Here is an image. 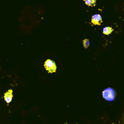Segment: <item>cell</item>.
<instances>
[{
  "instance_id": "cell-3",
  "label": "cell",
  "mask_w": 124,
  "mask_h": 124,
  "mask_svg": "<svg viewBox=\"0 0 124 124\" xmlns=\"http://www.w3.org/2000/svg\"><path fill=\"white\" fill-rule=\"evenodd\" d=\"M91 22L94 25H100L103 22L101 16L99 14H96L93 15L92 17Z\"/></svg>"
},
{
  "instance_id": "cell-4",
  "label": "cell",
  "mask_w": 124,
  "mask_h": 124,
  "mask_svg": "<svg viewBox=\"0 0 124 124\" xmlns=\"http://www.w3.org/2000/svg\"><path fill=\"white\" fill-rule=\"evenodd\" d=\"M12 93H13V91L12 90L10 89V90H9L5 94V96H4L5 100L7 103H9L12 101V99L13 96Z\"/></svg>"
},
{
  "instance_id": "cell-7",
  "label": "cell",
  "mask_w": 124,
  "mask_h": 124,
  "mask_svg": "<svg viewBox=\"0 0 124 124\" xmlns=\"http://www.w3.org/2000/svg\"><path fill=\"white\" fill-rule=\"evenodd\" d=\"M83 45L85 48H87L90 45V41L88 39H85L83 40Z\"/></svg>"
},
{
  "instance_id": "cell-2",
  "label": "cell",
  "mask_w": 124,
  "mask_h": 124,
  "mask_svg": "<svg viewBox=\"0 0 124 124\" xmlns=\"http://www.w3.org/2000/svg\"><path fill=\"white\" fill-rule=\"evenodd\" d=\"M46 69L50 73H53L56 71V66L55 62L50 59L47 60L44 64Z\"/></svg>"
},
{
  "instance_id": "cell-6",
  "label": "cell",
  "mask_w": 124,
  "mask_h": 124,
  "mask_svg": "<svg viewBox=\"0 0 124 124\" xmlns=\"http://www.w3.org/2000/svg\"><path fill=\"white\" fill-rule=\"evenodd\" d=\"M85 1V4L88 6H94L96 5V0H84Z\"/></svg>"
},
{
  "instance_id": "cell-5",
  "label": "cell",
  "mask_w": 124,
  "mask_h": 124,
  "mask_svg": "<svg viewBox=\"0 0 124 124\" xmlns=\"http://www.w3.org/2000/svg\"><path fill=\"white\" fill-rule=\"evenodd\" d=\"M113 31V29L111 27H106L103 28V33L106 35L110 34Z\"/></svg>"
},
{
  "instance_id": "cell-1",
  "label": "cell",
  "mask_w": 124,
  "mask_h": 124,
  "mask_svg": "<svg viewBox=\"0 0 124 124\" xmlns=\"http://www.w3.org/2000/svg\"><path fill=\"white\" fill-rule=\"evenodd\" d=\"M115 91L112 87L105 89L102 92V96L105 100L109 101H113L115 98Z\"/></svg>"
}]
</instances>
